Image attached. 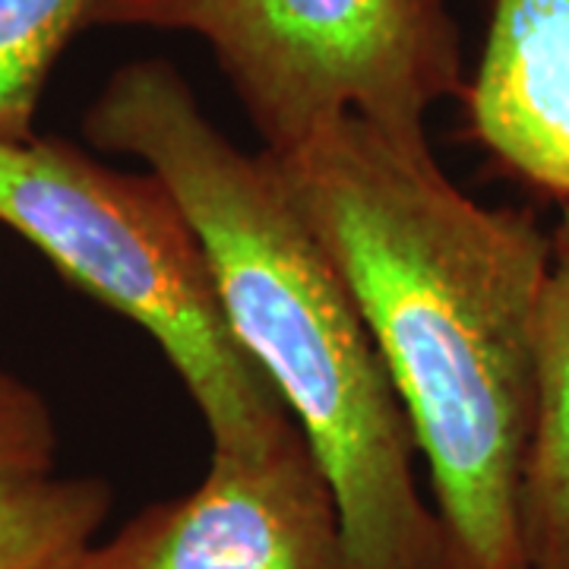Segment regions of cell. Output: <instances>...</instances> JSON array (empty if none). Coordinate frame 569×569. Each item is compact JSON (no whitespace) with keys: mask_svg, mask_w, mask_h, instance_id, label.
I'll return each instance as SVG.
<instances>
[{"mask_svg":"<svg viewBox=\"0 0 569 569\" xmlns=\"http://www.w3.org/2000/svg\"><path fill=\"white\" fill-rule=\"evenodd\" d=\"M358 305L421 452L440 569H531L522 471L548 228L468 197L427 137L342 114L269 152Z\"/></svg>","mask_w":569,"mask_h":569,"instance_id":"1","label":"cell"},{"mask_svg":"<svg viewBox=\"0 0 569 569\" xmlns=\"http://www.w3.org/2000/svg\"><path fill=\"white\" fill-rule=\"evenodd\" d=\"M82 130L96 149L142 162L197 228L224 320L323 468L355 567L440 569V526L396 389L272 156L222 133L159 58L118 67Z\"/></svg>","mask_w":569,"mask_h":569,"instance_id":"2","label":"cell"},{"mask_svg":"<svg viewBox=\"0 0 569 569\" xmlns=\"http://www.w3.org/2000/svg\"><path fill=\"white\" fill-rule=\"evenodd\" d=\"M0 222L152 336L212 449L266 447L298 427L238 346L203 241L152 171H118L51 137L0 142Z\"/></svg>","mask_w":569,"mask_h":569,"instance_id":"3","label":"cell"},{"mask_svg":"<svg viewBox=\"0 0 569 569\" xmlns=\"http://www.w3.org/2000/svg\"><path fill=\"white\" fill-rule=\"evenodd\" d=\"M92 26L203 41L266 152L342 114L427 137L433 104L466 89L449 0H99Z\"/></svg>","mask_w":569,"mask_h":569,"instance_id":"4","label":"cell"},{"mask_svg":"<svg viewBox=\"0 0 569 569\" xmlns=\"http://www.w3.org/2000/svg\"><path fill=\"white\" fill-rule=\"evenodd\" d=\"M82 569H358L336 497L295 427L253 449H212L200 485L99 538Z\"/></svg>","mask_w":569,"mask_h":569,"instance_id":"5","label":"cell"},{"mask_svg":"<svg viewBox=\"0 0 569 569\" xmlns=\"http://www.w3.org/2000/svg\"><path fill=\"white\" fill-rule=\"evenodd\" d=\"M471 140L560 206L569 203V0H493L462 96Z\"/></svg>","mask_w":569,"mask_h":569,"instance_id":"6","label":"cell"},{"mask_svg":"<svg viewBox=\"0 0 569 569\" xmlns=\"http://www.w3.org/2000/svg\"><path fill=\"white\" fill-rule=\"evenodd\" d=\"M522 541L531 569H569V203L548 228L535 336V427L522 471Z\"/></svg>","mask_w":569,"mask_h":569,"instance_id":"7","label":"cell"},{"mask_svg":"<svg viewBox=\"0 0 569 569\" xmlns=\"http://www.w3.org/2000/svg\"><path fill=\"white\" fill-rule=\"evenodd\" d=\"M111 500L92 475L0 468V569H82Z\"/></svg>","mask_w":569,"mask_h":569,"instance_id":"8","label":"cell"},{"mask_svg":"<svg viewBox=\"0 0 569 569\" xmlns=\"http://www.w3.org/2000/svg\"><path fill=\"white\" fill-rule=\"evenodd\" d=\"M99 0H0V142L36 137L44 82Z\"/></svg>","mask_w":569,"mask_h":569,"instance_id":"9","label":"cell"},{"mask_svg":"<svg viewBox=\"0 0 569 569\" xmlns=\"http://www.w3.org/2000/svg\"><path fill=\"white\" fill-rule=\"evenodd\" d=\"M58 430L41 392L0 370V468H54Z\"/></svg>","mask_w":569,"mask_h":569,"instance_id":"10","label":"cell"}]
</instances>
